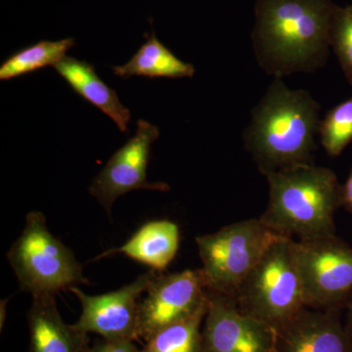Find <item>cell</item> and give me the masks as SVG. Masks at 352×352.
I'll return each mask as SVG.
<instances>
[{
  "mask_svg": "<svg viewBox=\"0 0 352 352\" xmlns=\"http://www.w3.org/2000/svg\"><path fill=\"white\" fill-rule=\"evenodd\" d=\"M337 8L333 0H258L252 43L261 68L274 78L322 68Z\"/></svg>",
  "mask_w": 352,
  "mask_h": 352,
  "instance_id": "cell-1",
  "label": "cell"
},
{
  "mask_svg": "<svg viewBox=\"0 0 352 352\" xmlns=\"http://www.w3.org/2000/svg\"><path fill=\"white\" fill-rule=\"evenodd\" d=\"M320 110L309 92L291 89L274 78L244 133L245 149L261 173L314 164Z\"/></svg>",
  "mask_w": 352,
  "mask_h": 352,
  "instance_id": "cell-2",
  "label": "cell"
},
{
  "mask_svg": "<svg viewBox=\"0 0 352 352\" xmlns=\"http://www.w3.org/2000/svg\"><path fill=\"white\" fill-rule=\"evenodd\" d=\"M270 201L261 221L281 236L298 240L336 235L342 186L333 170L300 164L266 175Z\"/></svg>",
  "mask_w": 352,
  "mask_h": 352,
  "instance_id": "cell-3",
  "label": "cell"
},
{
  "mask_svg": "<svg viewBox=\"0 0 352 352\" xmlns=\"http://www.w3.org/2000/svg\"><path fill=\"white\" fill-rule=\"evenodd\" d=\"M245 314L278 329L305 307L295 240L280 235L234 296Z\"/></svg>",
  "mask_w": 352,
  "mask_h": 352,
  "instance_id": "cell-4",
  "label": "cell"
},
{
  "mask_svg": "<svg viewBox=\"0 0 352 352\" xmlns=\"http://www.w3.org/2000/svg\"><path fill=\"white\" fill-rule=\"evenodd\" d=\"M20 288L32 296L56 295L88 284L75 254L48 230L43 212L25 217L22 233L7 252Z\"/></svg>",
  "mask_w": 352,
  "mask_h": 352,
  "instance_id": "cell-5",
  "label": "cell"
},
{
  "mask_svg": "<svg viewBox=\"0 0 352 352\" xmlns=\"http://www.w3.org/2000/svg\"><path fill=\"white\" fill-rule=\"evenodd\" d=\"M279 236L261 219H252L197 237L206 288L233 300L245 278Z\"/></svg>",
  "mask_w": 352,
  "mask_h": 352,
  "instance_id": "cell-6",
  "label": "cell"
},
{
  "mask_svg": "<svg viewBox=\"0 0 352 352\" xmlns=\"http://www.w3.org/2000/svg\"><path fill=\"white\" fill-rule=\"evenodd\" d=\"M305 307L339 311L352 298V248L336 235L295 241Z\"/></svg>",
  "mask_w": 352,
  "mask_h": 352,
  "instance_id": "cell-7",
  "label": "cell"
},
{
  "mask_svg": "<svg viewBox=\"0 0 352 352\" xmlns=\"http://www.w3.org/2000/svg\"><path fill=\"white\" fill-rule=\"evenodd\" d=\"M159 136L156 126L139 120L135 135L110 157L103 170L92 180L89 193L100 203L109 217L116 200L129 192L139 189L170 190L166 183L147 180L152 144Z\"/></svg>",
  "mask_w": 352,
  "mask_h": 352,
  "instance_id": "cell-8",
  "label": "cell"
},
{
  "mask_svg": "<svg viewBox=\"0 0 352 352\" xmlns=\"http://www.w3.org/2000/svg\"><path fill=\"white\" fill-rule=\"evenodd\" d=\"M156 273L148 271L131 284L103 295H87L74 287L69 292L80 300L82 314L73 325L102 339L138 340L139 303Z\"/></svg>",
  "mask_w": 352,
  "mask_h": 352,
  "instance_id": "cell-9",
  "label": "cell"
},
{
  "mask_svg": "<svg viewBox=\"0 0 352 352\" xmlns=\"http://www.w3.org/2000/svg\"><path fill=\"white\" fill-rule=\"evenodd\" d=\"M208 298L201 270L157 272L139 303L138 340L146 342L161 329L193 314Z\"/></svg>",
  "mask_w": 352,
  "mask_h": 352,
  "instance_id": "cell-10",
  "label": "cell"
},
{
  "mask_svg": "<svg viewBox=\"0 0 352 352\" xmlns=\"http://www.w3.org/2000/svg\"><path fill=\"white\" fill-rule=\"evenodd\" d=\"M208 293L201 352H274V328L241 311L232 298Z\"/></svg>",
  "mask_w": 352,
  "mask_h": 352,
  "instance_id": "cell-11",
  "label": "cell"
},
{
  "mask_svg": "<svg viewBox=\"0 0 352 352\" xmlns=\"http://www.w3.org/2000/svg\"><path fill=\"white\" fill-rule=\"evenodd\" d=\"M274 352H352V342L338 311L305 307L275 329Z\"/></svg>",
  "mask_w": 352,
  "mask_h": 352,
  "instance_id": "cell-12",
  "label": "cell"
},
{
  "mask_svg": "<svg viewBox=\"0 0 352 352\" xmlns=\"http://www.w3.org/2000/svg\"><path fill=\"white\" fill-rule=\"evenodd\" d=\"M55 296H32L28 312L29 352H89L88 333L62 319Z\"/></svg>",
  "mask_w": 352,
  "mask_h": 352,
  "instance_id": "cell-13",
  "label": "cell"
},
{
  "mask_svg": "<svg viewBox=\"0 0 352 352\" xmlns=\"http://www.w3.org/2000/svg\"><path fill=\"white\" fill-rule=\"evenodd\" d=\"M179 247V228L170 220L146 222L122 247L102 252L97 259L113 254L127 258L149 266L156 272H163L175 258Z\"/></svg>",
  "mask_w": 352,
  "mask_h": 352,
  "instance_id": "cell-14",
  "label": "cell"
},
{
  "mask_svg": "<svg viewBox=\"0 0 352 352\" xmlns=\"http://www.w3.org/2000/svg\"><path fill=\"white\" fill-rule=\"evenodd\" d=\"M53 67L76 94L100 109L115 122L120 131L126 133L131 111L120 103L117 92L99 78L91 64L65 56Z\"/></svg>",
  "mask_w": 352,
  "mask_h": 352,
  "instance_id": "cell-15",
  "label": "cell"
},
{
  "mask_svg": "<svg viewBox=\"0 0 352 352\" xmlns=\"http://www.w3.org/2000/svg\"><path fill=\"white\" fill-rule=\"evenodd\" d=\"M147 36V41L127 63L113 67V74L122 78L131 76L146 78H182L195 75L193 65L178 59L168 47L157 38L155 32Z\"/></svg>",
  "mask_w": 352,
  "mask_h": 352,
  "instance_id": "cell-16",
  "label": "cell"
},
{
  "mask_svg": "<svg viewBox=\"0 0 352 352\" xmlns=\"http://www.w3.org/2000/svg\"><path fill=\"white\" fill-rule=\"evenodd\" d=\"M208 307V298L193 314L157 331L146 340L142 352H201V324Z\"/></svg>",
  "mask_w": 352,
  "mask_h": 352,
  "instance_id": "cell-17",
  "label": "cell"
},
{
  "mask_svg": "<svg viewBox=\"0 0 352 352\" xmlns=\"http://www.w3.org/2000/svg\"><path fill=\"white\" fill-rule=\"evenodd\" d=\"M74 45L75 39L69 38L57 41H41L18 51L0 67V80H12L43 67L54 66Z\"/></svg>",
  "mask_w": 352,
  "mask_h": 352,
  "instance_id": "cell-18",
  "label": "cell"
},
{
  "mask_svg": "<svg viewBox=\"0 0 352 352\" xmlns=\"http://www.w3.org/2000/svg\"><path fill=\"white\" fill-rule=\"evenodd\" d=\"M319 135L331 157H338L352 142V96L336 106L321 120Z\"/></svg>",
  "mask_w": 352,
  "mask_h": 352,
  "instance_id": "cell-19",
  "label": "cell"
},
{
  "mask_svg": "<svg viewBox=\"0 0 352 352\" xmlns=\"http://www.w3.org/2000/svg\"><path fill=\"white\" fill-rule=\"evenodd\" d=\"M331 48L339 60L347 82L352 85V3L338 6L333 16Z\"/></svg>",
  "mask_w": 352,
  "mask_h": 352,
  "instance_id": "cell-20",
  "label": "cell"
},
{
  "mask_svg": "<svg viewBox=\"0 0 352 352\" xmlns=\"http://www.w3.org/2000/svg\"><path fill=\"white\" fill-rule=\"evenodd\" d=\"M89 352H142L131 340H105L95 342Z\"/></svg>",
  "mask_w": 352,
  "mask_h": 352,
  "instance_id": "cell-21",
  "label": "cell"
},
{
  "mask_svg": "<svg viewBox=\"0 0 352 352\" xmlns=\"http://www.w3.org/2000/svg\"><path fill=\"white\" fill-rule=\"evenodd\" d=\"M342 206L352 214V170L346 184L342 187Z\"/></svg>",
  "mask_w": 352,
  "mask_h": 352,
  "instance_id": "cell-22",
  "label": "cell"
},
{
  "mask_svg": "<svg viewBox=\"0 0 352 352\" xmlns=\"http://www.w3.org/2000/svg\"><path fill=\"white\" fill-rule=\"evenodd\" d=\"M347 318H346V331L347 335H349V339L352 342V298L349 300V305H347Z\"/></svg>",
  "mask_w": 352,
  "mask_h": 352,
  "instance_id": "cell-23",
  "label": "cell"
},
{
  "mask_svg": "<svg viewBox=\"0 0 352 352\" xmlns=\"http://www.w3.org/2000/svg\"><path fill=\"white\" fill-rule=\"evenodd\" d=\"M8 300L9 298H6V300H2L0 303V329L1 331L3 330V325L6 320V308Z\"/></svg>",
  "mask_w": 352,
  "mask_h": 352,
  "instance_id": "cell-24",
  "label": "cell"
}]
</instances>
